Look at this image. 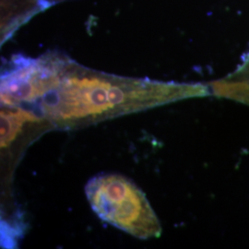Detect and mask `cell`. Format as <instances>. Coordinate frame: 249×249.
Listing matches in <instances>:
<instances>
[{
  "label": "cell",
  "mask_w": 249,
  "mask_h": 249,
  "mask_svg": "<svg viewBox=\"0 0 249 249\" xmlns=\"http://www.w3.org/2000/svg\"><path fill=\"white\" fill-rule=\"evenodd\" d=\"M210 95L209 85L117 77L89 71L65 57L55 87L27 110L52 129L73 130Z\"/></svg>",
  "instance_id": "6da1fadb"
},
{
  "label": "cell",
  "mask_w": 249,
  "mask_h": 249,
  "mask_svg": "<svg viewBox=\"0 0 249 249\" xmlns=\"http://www.w3.org/2000/svg\"><path fill=\"white\" fill-rule=\"evenodd\" d=\"M85 194L100 219L142 240L158 238L160 221L142 190L116 174L99 175L89 179Z\"/></svg>",
  "instance_id": "7a4b0ae2"
}]
</instances>
